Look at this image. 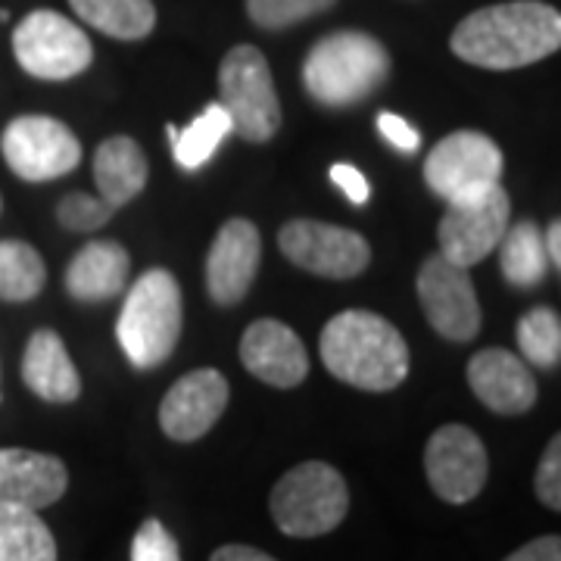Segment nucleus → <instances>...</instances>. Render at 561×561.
Segmentation results:
<instances>
[{
	"label": "nucleus",
	"instance_id": "obj_16",
	"mask_svg": "<svg viewBox=\"0 0 561 561\" xmlns=\"http://www.w3.org/2000/svg\"><path fill=\"white\" fill-rule=\"evenodd\" d=\"M243 368L268 387L290 390L309 375V353L294 328L284 321H253L241 337Z\"/></svg>",
	"mask_w": 561,
	"mask_h": 561
},
{
	"label": "nucleus",
	"instance_id": "obj_14",
	"mask_svg": "<svg viewBox=\"0 0 561 561\" xmlns=\"http://www.w3.org/2000/svg\"><path fill=\"white\" fill-rule=\"evenodd\" d=\"M228 381L216 368L187 371L160 402V427L169 440L194 443L206 437L228 405Z\"/></svg>",
	"mask_w": 561,
	"mask_h": 561
},
{
	"label": "nucleus",
	"instance_id": "obj_6",
	"mask_svg": "<svg viewBox=\"0 0 561 561\" xmlns=\"http://www.w3.org/2000/svg\"><path fill=\"white\" fill-rule=\"evenodd\" d=\"M221 106L231 116V128L253 144L275 138L280 128V103L268 60L260 47L238 44L219 66Z\"/></svg>",
	"mask_w": 561,
	"mask_h": 561
},
{
	"label": "nucleus",
	"instance_id": "obj_21",
	"mask_svg": "<svg viewBox=\"0 0 561 561\" xmlns=\"http://www.w3.org/2000/svg\"><path fill=\"white\" fill-rule=\"evenodd\" d=\"M150 165L140 150V144L128 135L106 138L94 153V181L101 191V201L113 209H122L147 187Z\"/></svg>",
	"mask_w": 561,
	"mask_h": 561
},
{
	"label": "nucleus",
	"instance_id": "obj_10",
	"mask_svg": "<svg viewBox=\"0 0 561 561\" xmlns=\"http://www.w3.org/2000/svg\"><path fill=\"white\" fill-rule=\"evenodd\" d=\"M280 253L302 272L346 280L362 275L371 262V247L359 231L316 219H294L280 228Z\"/></svg>",
	"mask_w": 561,
	"mask_h": 561
},
{
	"label": "nucleus",
	"instance_id": "obj_28",
	"mask_svg": "<svg viewBox=\"0 0 561 561\" xmlns=\"http://www.w3.org/2000/svg\"><path fill=\"white\" fill-rule=\"evenodd\" d=\"M337 0H247V13L260 28H287L302 20H312L324 10H331Z\"/></svg>",
	"mask_w": 561,
	"mask_h": 561
},
{
	"label": "nucleus",
	"instance_id": "obj_20",
	"mask_svg": "<svg viewBox=\"0 0 561 561\" xmlns=\"http://www.w3.org/2000/svg\"><path fill=\"white\" fill-rule=\"evenodd\" d=\"M128 268H131V260L122 243H84L66 268V290L79 302L113 300L128 284Z\"/></svg>",
	"mask_w": 561,
	"mask_h": 561
},
{
	"label": "nucleus",
	"instance_id": "obj_31",
	"mask_svg": "<svg viewBox=\"0 0 561 561\" xmlns=\"http://www.w3.org/2000/svg\"><path fill=\"white\" fill-rule=\"evenodd\" d=\"M537 496L546 508L559 512L561 508V440L552 437L542 449L540 468H537Z\"/></svg>",
	"mask_w": 561,
	"mask_h": 561
},
{
	"label": "nucleus",
	"instance_id": "obj_2",
	"mask_svg": "<svg viewBox=\"0 0 561 561\" xmlns=\"http://www.w3.org/2000/svg\"><path fill=\"white\" fill-rule=\"evenodd\" d=\"M324 368L356 390L390 393L409 378V346L400 328L378 312L346 309L321 328Z\"/></svg>",
	"mask_w": 561,
	"mask_h": 561
},
{
	"label": "nucleus",
	"instance_id": "obj_22",
	"mask_svg": "<svg viewBox=\"0 0 561 561\" xmlns=\"http://www.w3.org/2000/svg\"><path fill=\"white\" fill-rule=\"evenodd\" d=\"M502 278L518 290H530L549 275V256L542 247V228L537 221L524 219L505 228L500 241Z\"/></svg>",
	"mask_w": 561,
	"mask_h": 561
},
{
	"label": "nucleus",
	"instance_id": "obj_4",
	"mask_svg": "<svg viewBox=\"0 0 561 561\" xmlns=\"http://www.w3.org/2000/svg\"><path fill=\"white\" fill-rule=\"evenodd\" d=\"M181 337V287L172 272L150 268L125 294L116 341L135 368H160Z\"/></svg>",
	"mask_w": 561,
	"mask_h": 561
},
{
	"label": "nucleus",
	"instance_id": "obj_24",
	"mask_svg": "<svg viewBox=\"0 0 561 561\" xmlns=\"http://www.w3.org/2000/svg\"><path fill=\"white\" fill-rule=\"evenodd\" d=\"M0 561H57V540L38 512L0 502Z\"/></svg>",
	"mask_w": 561,
	"mask_h": 561
},
{
	"label": "nucleus",
	"instance_id": "obj_15",
	"mask_svg": "<svg viewBox=\"0 0 561 561\" xmlns=\"http://www.w3.org/2000/svg\"><path fill=\"white\" fill-rule=\"evenodd\" d=\"M260 228L247 219L225 221L206 256V290L216 306H238L260 272Z\"/></svg>",
	"mask_w": 561,
	"mask_h": 561
},
{
	"label": "nucleus",
	"instance_id": "obj_34",
	"mask_svg": "<svg viewBox=\"0 0 561 561\" xmlns=\"http://www.w3.org/2000/svg\"><path fill=\"white\" fill-rule=\"evenodd\" d=\"M505 561H561V540L556 534L537 537V540L524 542L522 549H515Z\"/></svg>",
	"mask_w": 561,
	"mask_h": 561
},
{
	"label": "nucleus",
	"instance_id": "obj_11",
	"mask_svg": "<svg viewBox=\"0 0 561 561\" xmlns=\"http://www.w3.org/2000/svg\"><path fill=\"white\" fill-rule=\"evenodd\" d=\"M419 302L424 319L446 341L468 343L481 331V302L468 268L443 260L440 253L427 256L419 268Z\"/></svg>",
	"mask_w": 561,
	"mask_h": 561
},
{
	"label": "nucleus",
	"instance_id": "obj_33",
	"mask_svg": "<svg viewBox=\"0 0 561 561\" xmlns=\"http://www.w3.org/2000/svg\"><path fill=\"white\" fill-rule=\"evenodd\" d=\"M331 181L341 187L343 197H346L350 203H356V206H365V203H368V197H371L368 179L362 175L353 162H337V165H331Z\"/></svg>",
	"mask_w": 561,
	"mask_h": 561
},
{
	"label": "nucleus",
	"instance_id": "obj_8",
	"mask_svg": "<svg viewBox=\"0 0 561 561\" xmlns=\"http://www.w3.org/2000/svg\"><path fill=\"white\" fill-rule=\"evenodd\" d=\"M13 54L41 81L76 79L94 60L91 38L57 10H32L13 32Z\"/></svg>",
	"mask_w": 561,
	"mask_h": 561
},
{
	"label": "nucleus",
	"instance_id": "obj_9",
	"mask_svg": "<svg viewBox=\"0 0 561 561\" xmlns=\"http://www.w3.org/2000/svg\"><path fill=\"white\" fill-rule=\"evenodd\" d=\"M0 153L22 181H54L79 169L81 144L72 128L50 116H16L0 135Z\"/></svg>",
	"mask_w": 561,
	"mask_h": 561
},
{
	"label": "nucleus",
	"instance_id": "obj_17",
	"mask_svg": "<svg viewBox=\"0 0 561 561\" xmlns=\"http://www.w3.org/2000/svg\"><path fill=\"white\" fill-rule=\"evenodd\" d=\"M468 387L496 415H524L537 402V378L530 365L500 346L481 350L468 362Z\"/></svg>",
	"mask_w": 561,
	"mask_h": 561
},
{
	"label": "nucleus",
	"instance_id": "obj_35",
	"mask_svg": "<svg viewBox=\"0 0 561 561\" xmlns=\"http://www.w3.org/2000/svg\"><path fill=\"white\" fill-rule=\"evenodd\" d=\"M209 561H275V559H272V556H265L262 549L243 546V542H231V546H221V549H216Z\"/></svg>",
	"mask_w": 561,
	"mask_h": 561
},
{
	"label": "nucleus",
	"instance_id": "obj_12",
	"mask_svg": "<svg viewBox=\"0 0 561 561\" xmlns=\"http://www.w3.org/2000/svg\"><path fill=\"white\" fill-rule=\"evenodd\" d=\"M424 474L431 490L449 505L478 500L490 478L486 446L471 427L443 424L424 446Z\"/></svg>",
	"mask_w": 561,
	"mask_h": 561
},
{
	"label": "nucleus",
	"instance_id": "obj_23",
	"mask_svg": "<svg viewBox=\"0 0 561 561\" xmlns=\"http://www.w3.org/2000/svg\"><path fill=\"white\" fill-rule=\"evenodd\" d=\"M76 16L119 41L147 38L157 25L153 0H69Z\"/></svg>",
	"mask_w": 561,
	"mask_h": 561
},
{
	"label": "nucleus",
	"instance_id": "obj_36",
	"mask_svg": "<svg viewBox=\"0 0 561 561\" xmlns=\"http://www.w3.org/2000/svg\"><path fill=\"white\" fill-rule=\"evenodd\" d=\"M542 247H546V256H549V265L559 272L561 268V221H549V228L542 231Z\"/></svg>",
	"mask_w": 561,
	"mask_h": 561
},
{
	"label": "nucleus",
	"instance_id": "obj_27",
	"mask_svg": "<svg viewBox=\"0 0 561 561\" xmlns=\"http://www.w3.org/2000/svg\"><path fill=\"white\" fill-rule=\"evenodd\" d=\"M515 341L522 350V359L537 368H559L561 359V319L556 309L537 306L524 312L515 331Z\"/></svg>",
	"mask_w": 561,
	"mask_h": 561
},
{
	"label": "nucleus",
	"instance_id": "obj_30",
	"mask_svg": "<svg viewBox=\"0 0 561 561\" xmlns=\"http://www.w3.org/2000/svg\"><path fill=\"white\" fill-rule=\"evenodd\" d=\"M131 561H181L179 540L160 518H147L131 540Z\"/></svg>",
	"mask_w": 561,
	"mask_h": 561
},
{
	"label": "nucleus",
	"instance_id": "obj_25",
	"mask_svg": "<svg viewBox=\"0 0 561 561\" xmlns=\"http://www.w3.org/2000/svg\"><path fill=\"white\" fill-rule=\"evenodd\" d=\"M165 131H169V140H172L175 162L184 172H197V169H203L206 162L216 157V150H219L234 128H231V116L225 113V106L221 103H209L187 128L165 125Z\"/></svg>",
	"mask_w": 561,
	"mask_h": 561
},
{
	"label": "nucleus",
	"instance_id": "obj_18",
	"mask_svg": "<svg viewBox=\"0 0 561 561\" xmlns=\"http://www.w3.org/2000/svg\"><path fill=\"white\" fill-rule=\"evenodd\" d=\"M69 471L57 456L35 449H0V502L41 512L62 500Z\"/></svg>",
	"mask_w": 561,
	"mask_h": 561
},
{
	"label": "nucleus",
	"instance_id": "obj_29",
	"mask_svg": "<svg viewBox=\"0 0 561 561\" xmlns=\"http://www.w3.org/2000/svg\"><path fill=\"white\" fill-rule=\"evenodd\" d=\"M113 206L103 203L101 197H91V194H66L57 206V219L66 231H76V234H91V231H101L106 221L113 219Z\"/></svg>",
	"mask_w": 561,
	"mask_h": 561
},
{
	"label": "nucleus",
	"instance_id": "obj_5",
	"mask_svg": "<svg viewBox=\"0 0 561 561\" xmlns=\"http://www.w3.org/2000/svg\"><path fill=\"white\" fill-rule=\"evenodd\" d=\"M272 518L287 537L312 540L331 534L350 512L343 474L328 461H302L290 468L268 496Z\"/></svg>",
	"mask_w": 561,
	"mask_h": 561
},
{
	"label": "nucleus",
	"instance_id": "obj_19",
	"mask_svg": "<svg viewBox=\"0 0 561 561\" xmlns=\"http://www.w3.org/2000/svg\"><path fill=\"white\" fill-rule=\"evenodd\" d=\"M22 381L44 402H76L81 397V378L76 362L57 331L41 328L22 353Z\"/></svg>",
	"mask_w": 561,
	"mask_h": 561
},
{
	"label": "nucleus",
	"instance_id": "obj_13",
	"mask_svg": "<svg viewBox=\"0 0 561 561\" xmlns=\"http://www.w3.org/2000/svg\"><path fill=\"white\" fill-rule=\"evenodd\" d=\"M508 219H512V203L502 184L483 194L481 201L446 206L437 228L440 256L461 268H474L500 247Z\"/></svg>",
	"mask_w": 561,
	"mask_h": 561
},
{
	"label": "nucleus",
	"instance_id": "obj_1",
	"mask_svg": "<svg viewBox=\"0 0 561 561\" xmlns=\"http://www.w3.org/2000/svg\"><path fill=\"white\" fill-rule=\"evenodd\" d=\"M449 47L478 69L508 72L546 60L561 47V16L540 0H512L474 10L456 25Z\"/></svg>",
	"mask_w": 561,
	"mask_h": 561
},
{
	"label": "nucleus",
	"instance_id": "obj_26",
	"mask_svg": "<svg viewBox=\"0 0 561 561\" xmlns=\"http://www.w3.org/2000/svg\"><path fill=\"white\" fill-rule=\"evenodd\" d=\"M47 280L41 253L25 241H0V300L28 302Z\"/></svg>",
	"mask_w": 561,
	"mask_h": 561
},
{
	"label": "nucleus",
	"instance_id": "obj_7",
	"mask_svg": "<svg viewBox=\"0 0 561 561\" xmlns=\"http://www.w3.org/2000/svg\"><path fill=\"white\" fill-rule=\"evenodd\" d=\"M502 169L505 160L496 140L483 131H456L427 153L424 184L446 201V206H456L481 201L483 194L500 187Z\"/></svg>",
	"mask_w": 561,
	"mask_h": 561
},
{
	"label": "nucleus",
	"instance_id": "obj_3",
	"mask_svg": "<svg viewBox=\"0 0 561 561\" xmlns=\"http://www.w3.org/2000/svg\"><path fill=\"white\" fill-rule=\"evenodd\" d=\"M390 79V54L365 32H334L321 38L302 62V84L309 98L328 110L368 101Z\"/></svg>",
	"mask_w": 561,
	"mask_h": 561
},
{
	"label": "nucleus",
	"instance_id": "obj_37",
	"mask_svg": "<svg viewBox=\"0 0 561 561\" xmlns=\"http://www.w3.org/2000/svg\"><path fill=\"white\" fill-rule=\"evenodd\" d=\"M0 209H3V201H0Z\"/></svg>",
	"mask_w": 561,
	"mask_h": 561
},
{
	"label": "nucleus",
	"instance_id": "obj_32",
	"mask_svg": "<svg viewBox=\"0 0 561 561\" xmlns=\"http://www.w3.org/2000/svg\"><path fill=\"white\" fill-rule=\"evenodd\" d=\"M378 131H381V138L387 140L390 147H397L400 153H415L421 147V135L415 131V125L402 119L400 113H390V110L378 113Z\"/></svg>",
	"mask_w": 561,
	"mask_h": 561
}]
</instances>
